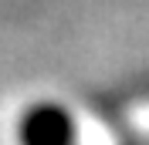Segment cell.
I'll return each instance as SVG.
<instances>
[{
    "label": "cell",
    "instance_id": "obj_1",
    "mask_svg": "<svg viewBox=\"0 0 149 145\" xmlns=\"http://www.w3.org/2000/svg\"><path fill=\"white\" fill-rule=\"evenodd\" d=\"M17 142L20 145H74L78 128L65 105L37 101L31 105L17 122Z\"/></svg>",
    "mask_w": 149,
    "mask_h": 145
}]
</instances>
